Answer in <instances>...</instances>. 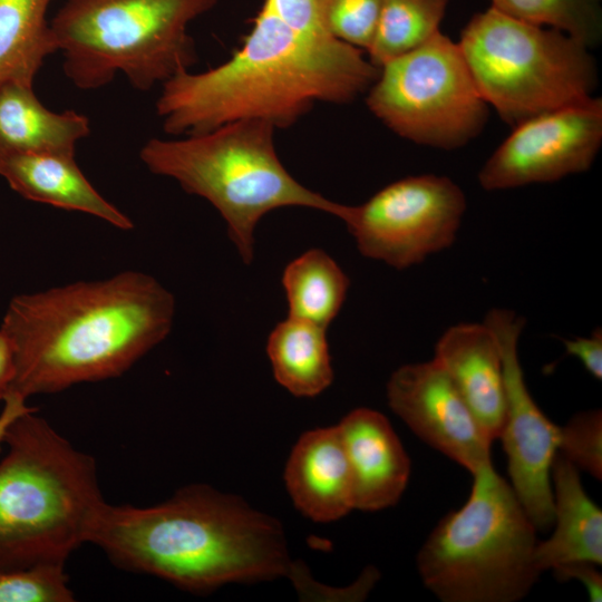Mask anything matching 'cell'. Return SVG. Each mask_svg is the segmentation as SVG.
I'll return each instance as SVG.
<instances>
[{"instance_id": "1", "label": "cell", "mask_w": 602, "mask_h": 602, "mask_svg": "<svg viewBox=\"0 0 602 602\" xmlns=\"http://www.w3.org/2000/svg\"><path fill=\"white\" fill-rule=\"evenodd\" d=\"M378 75L362 49L330 35L298 32L263 2L226 61L162 85L156 114L164 132L178 137L244 119L288 128L317 103L353 101Z\"/></svg>"}, {"instance_id": "2", "label": "cell", "mask_w": 602, "mask_h": 602, "mask_svg": "<svg viewBox=\"0 0 602 602\" xmlns=\"http://www.w3.org/2000/svg\"><path fill=\"white\" fill-rule=\"evenodd\" d=\"M174 313L173 294L138 271L18 294L0 326L14 355L6 397L122 376L167 337Z\"/></svg>"}, {"instance_id": "3", "label": "cell", "mask_w": 602, "mask_h": 602, "mask_svg": "<svg viewBox=\"0 0 602 602\" xmlns=\"http://www.w3.org/2000/svg\"><path fill=\"white\" fill-rule=\"evenodd\" d=\"M89 543L127 571L192 592L291 575L281 524L237 496L195 484L151 507L99 511Z\"/></svg>"}, {"instance_id": "4", "label": "cell", "mask_w": 602, "mask_h": 602, "mask_svg": "<svg viewBox=\"0 0 602 602\" xmlns=\"http://www.w3.org/2000/svg\"><path fill=\"white\" fill-rule=\"evenodd\" d=\"M0 462V570L65 564L106 503L95 459L31 408L7 426Z\"/></svg>"}, {"instance_id": "5", "label": "cell", "mask_w": 602, "mask_h": 602, "mask_svg": "<svg viewBox=\"0 0 602 602\" xmlns=\"http://www.w3.org/2000/svg\"><path fill=\"white\" fill-rule=\"evenodd\" d=\"M275 129L264 120L244 119L179 138H152L139 158L152 173L208 201L226 222L241 259L250 264L254 230L269 212L300 206L340 219L346 207L287 171L275 149Z\"/></svg>"}, {"instance_id": "6", "label": "cell", "mask_w": 602, "mask_h": 602, "mask_svg": "<svg viewBox=\"0 0 602 602\" xmlns=\"http://www.w3.org/2000/svg\"><path fill=\"white\" fill-rule=\"evenodd\" d=\"M536 531L489 463L473 474L467 502L428 535L417 554L418 573L444 602H516L541 574Z\"/></svg>"}, {"instance_id": "7", "label": "cell", "mask_w": 602, "mask_h": 602, "mask_svg": "<svg viewBox=\"0 0 602 602\" xmlns=\"http://www.w3.org/2000/svg\"><path fill=\"white\" fill-rule=\"evenodd\" d=\"M219 0H68L50 20L62 69L81 90L122 74L137 90L163 85L197 61L190 23Z\"/></svg>"}, {"instance_id": "8", "label": "cell", "mask_w": 602, "mask_h": 602, "mask_svg": "<svg viewBox=\"0 0 602 602\" xmlns=\"http://www.w3.org/2000/svg\"><path fill=\"white\" fill-rule=\"evenodd\" d=\"M458 45L486 104L513 126L591 97L598 85L584 43L492 7L472 17Z\"/></svg>"}, {"instance_id": "9", "label": "cell", "mask_w": 602, "mask_h": 602, "mask_svg": "<svg viewBox=\"0 0 602 602\" xmlns=\"http://www.w3.org/2000/svg\"><path fill=\"white\" fill-rule=\"evenodd\" d=\"M367 94L369 110L390 130L434 148L466 145L488 117L458 42L440 30L383 64Z\"/></svg>"}, {"instance_id": "10", "label": "cell", "mask_w": 602, "mask_h": 602, "mask_svg": "<svg viewBox=\"0 0 602 602\" xmlns=\"http://www.w3.org/2000/svg\"><path fill=\"white\" fill-rule=\"evenodd\" d=\"M466 211L462 188L447 176L424 174L388 184L342 220L359 252L402 270L449 247Z\"/></svg>"}, {"instance_id": "11", "label": "cell", "mask_w": 602, "mask_h": 602, "mask_svg": "<svg viewBox=\"0 0 602 602\" xmlns=\"http://www.w3.org/2000/svg\"><path fill=\"white\" fill-rule=\"evenodd\" d=\"M483 322L495 333L502 351L506 412L499 438L509 484L536 530L548 531L553 525L551 468L560 427L538 408L525 383L518 357L525 319L512 310L492 309Z\"/></svg>"}, {"instance_id": "12", "label": "cell", "mask_w": 602, "mask_h": 602, "mask_svg": "<svg viewBox=\"0 0 602 602\" xmlns=\"http://www.w3.org/2000/svg\"><path fill=\"white\" fill-rule=\"evenodd\" d=\"M602 145V99L588 97L517 124L478 173L486 191L551 183L588 171Z\"/></svg>"}, {"instance_id": "13", "label": "cell", "mask_w": 602, "mask_h": 602, "mask_svg": "<svg viewBox=\"0 0 602 602\" xmlns=\"http://www.w3.org/2000/svg\"><path fill=\"white\" fill-rule=\"evenodd\" d=\"M387 398L420 439L472 475L492 463V441L435 359L399 367L387 383Z\"/></svg>"}, {"instance_id": "14", "label": "cell", "mask_w": 602, "mask_h": 602, "mask_svg": "<svg viewBox=\"0 0 602 602\" xmlns=\"http://www.w3.org/2000/svg\"><path fill=\"white\" fill-rule=\"evenodd\" d=\"M446 371L486 437L499 438L506 412L503 359L493 330L482 323L448 328L434 358Z\"/></svg>"}, {"instance_id": "15", "label": "cell", "mask_w": 602, "mask_h": 602, "mask_svg": "<svg viewBox=\"0 0 602 602\" xmlns=\"http://www.w3.org/2000/svg\"><path fill=\"white\" fill-rule=\"evenodd\" d=\"M337 427L350 468L355 508L375 512L394 506L406 489L411 465L387 417L357 408Z\"/></svg>"}, {"instance_id": "16", "label": "cell", "mask_w": 602, "mask_h": 602, "mask_svg": "<svg viewBox=\"0 0 602 602\" xmlns=\"http://www.w3.org/2000/svg\"><path fill=\"white\" fill-rule=\"evenodd\" d=\"M284 480L294 506L314 522L337 521L355 508L350 468L337 426L300 436L287 462Z\"/></svg>"}, {"instance_id": "17", "label": "cell", "mask_w": 602, "mask_h": 602, "mask_svg": "<svg viewBox=\"0 0 602 602\" xmlns=\"http://www.w3.org/2000/svg\"><path fill=\"white\" fill-rule=\"evenodd\" d=\"M0 176L22 197L96 216L120 230L132 220L91 185L75 155L28 152L0 154Z\"/></svg>"}, {"instance_id": "18", "label": "cell", "mask_w": 602, "mask_h": 602, "mask_svg": "<svg viewBox=\"0 0 602 602\" xmlns=\"http://www.w3.org/2000/svg\"><path fill=\"white\" fill-rule=\"evenodd\" d=\"M553 534L537 542L535 564L542 573L589 562L602 564V511L589 497L579 469L556 453L551 468Z\"/></svg>"}, {"instance_id": "19", "label": "cell", "mask_w": 602, "mask_h": 602, "mask_svg": "<svg viewBox=\"0 0 602 602\" xmlns=\"http://www.w3.org/2000/svg\"><path fill=\"white\" fill-rule=\"evenodd\" d=\"M90 133L89 119L75 110L54 111L36 96L33 85H0V154L47 152L75 155Z\"/></svg>"}, {"instance_id": "20", "label": "cell", "mask_w": 602, "mask_h": 602, "mask_svg": "<svg viewBox=\"0 0 602 602\" xmlns=\"http://www.w3.org/2000/svg\"><path fill=\"white\" fill-rule=\"evenodd\" d=\"M326 329L288 317L268 338L266 352L273 376L295 397H314L333 380Z\"/></svg>"}, {"instance_id": "21", "label": "cell", "mask_w": 602, "mask_h": 602, "mask_svg": "<svg viewBox=\"0 0 602 602\" xmlns=\"http://www.w3.org/2000/svg\"><path fill=\"white\" fill-rule=\"evenodd\" d=\"M52 0H0V85H33L57 51L47 11Z\"/></svg>"}, {"instance_id": "22", "label": "cell", "mask_w": 602, "mask_h": 602, "mask_svg": "<svg viewBox=\"0 0 602 602\" xmlns=\"http://www.w3.org/2000/svg\"><path fill=\"white\" fill-rule=\"evenodd\" d=\"M349 283L346 273L323 250H308L283 271L289 317L328 328L344 302Z\"/></svg>"}, {"instance_id": "23", "label": "cell", "mask_w": 602, "mask_h": 602, "mask_svg": "<svg viewBox=\"0 0 602 602\" xmlns=\"http://www.w3.org/2000/svg\"><path fill=\"white\" fill-rule=\"evenodd\" d=\"M449 0H382L370 46V62L380 68L439 31Z\"/></svg>"}, {"instance_id": "24", "label": "cell", "mask_w": 602, "mask_h": 602, "mask_svg": "<svg viewBox=\"0 0 602 602\" xmlns=\"http://www.w3.org/2000/svg\"><path fill=\"white\" fill-rule=\"evenodd\" d=\"M492 8L517 20L560 30L586 47L602 37V0H489Z\"/></svg>"}, {"instance_id": "25", "label": "cell", "mask_w": 602, "mask_h": 602, "mask_svg": "<svg viewBox=\"0 0 602 602\" xmlns=\"http://www.w3.org/2000/svg\"><path fill=\"white\" fill-rule=\"evenodd\" d=\"M65 564L45 563L0 570V602H70Z\"/></svg>"}, {"instance_id": "26", "label": "cell", "mask_w": 602, "mask_h": 602, "mask_svg": "<svg viewBox=\"0 0 602 602\" xmlns=\"http://www.w3.org/2000/svg\"><path fill=\"white\" fill-rule=\"evenodd\" d=\"M382 0H318L321 22L333 37L367 50Z\"/></svg>"}, {"instance_id": "27", "label": "cell", "mask_w": 602, "mask_h": 602, "mask_svg": "<svg viewBox=\"0 0 602 602\" xmlns=\"http://www.w3.org/2000/svg\"><path fill=\"white\" fill-rule=\"evenodd\" d=\"M557 453L594 478L602 479V414L600 409L575 414L560 427Z\"/></svg>"}, {"instance_id": "28", "label": "cell", "mask_w": 602, "mask_h": 602, "mask_svg": "<svg viewBox=\"0 0 602 602\" xmlns=\"http://www.w3.org/2000/svg\"><path fill=\"white\" fill-rule=\"evenodd\" d=\"M263 2L287 26L298 32L309 36L330 35L321 22L318 0H264Z\"/></svg>"}, {"instance_id": "29", "label": "cell", "mask_w": 602, "mask_h": 602, "mask_svg": "<svg viewBox=\"0 0 602 602\" xmlns=\"http://www.w3.org/2000/svg\"><path fill=\"white\" fill-rule=\"evenodd\" d=\"M565 352L576 357L595 379H602V330L596 328L590 337L562 339Z\"/></svg>"}, {"instance_id": "30", "label": "cell", "mask_w": 602, "mask_h": 602, "mask_svg": "<svg viewBox=\"0 0 602 602\" xmlns=\"http://www.w3.org/2000/svg\"><path fill=\"white\" fill-rule=\"evenodd\" d=\"M596 564L589 562H576L559 566L552 570L557 580H577L586 589L590 601L601 602L602 600V576Z\"/></svg>"}, {"instance_id": "31", "label": "cell", "mask_w": 602, "mask_h": 602, "mask_svg": "<svg viewBox=\"0 0 602 602\" xmlns=\"http://www.w3.org/2000/svg\"><path fill=\"white\" fill-rule=\"evenodd\" d=\"M14 377V355L9 338L0 329V401L9 392Z\"/></svg>"}, {"instance_id": "32", "label": "cell", "mask_w": 602, "mask_h": 602, "mask_svg": "<svg viewBox=\"0 0 602 602\" xmlns=\"http://www.w3.org/2000/svg\"><path fill=\"white\" fill-rule=\"evenodd\" d=\"M25 410V407L18 406L13 402H4L3 410L0 414V444L3 441L4 430L9 423Z\"/></svg>"}]
</instances>
